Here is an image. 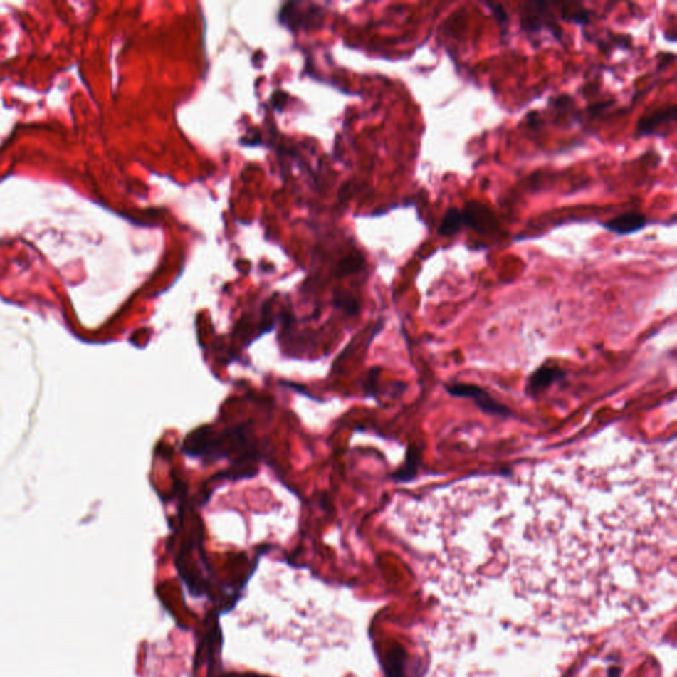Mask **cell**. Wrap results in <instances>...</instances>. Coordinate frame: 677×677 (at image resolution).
I'll return each instance as SVG.
<instances>
[{
    "label": "cell",
    "instance_id": "cell-1",
    "mask_svg": "<svg viewBox=\"0 0 677 677\" xmlns=\"http://www.w3.org/2000/svg\"><path fill=\"white\" fill-rule=\"evenodd\" d=\"M248 425L226 429L223 433L214 431L211 426L196 429L187 436L182 451L191 458L219 461L241 451L242 454L256 453L246 436Z\"/></svg>",
    "mask_w": 677,
    "mask_h": 677
},
{
    "label": "cell",
    "instance_id": "cell-2",
    "mask_svg": "<svg viewBox=\"0 0 677 677\" xmlns=\"http://www.w3.org/2000/svg\"><path fill=\"white\" fill-rule=\"evenodd\" d=\"M320 6L313 3H288L279 14V20L288 29L319 28L325 20V12Z\"/></svg>",
    "mask_w": 677,
    "mask_h": 677
},
{
    "label": "cell",
    "instance_id": "cell-3",
    "mask_svg": "<svg viewBox=\"0 0 677 677\" xmlns=\"http://www.w3.org/2000/svg\"><path fill=\"white\" fill-rule=\"evenodd\" d=\"M550 4L544 1H530L521 14V28L528 33H538L547 29L557 40L562 38V31L555 15L549 10Z\"/></svg>",
    "mask_w": 677,
    "mask_h": 677
},
{
    "label": "cell",
    "instance_id": "cell-4",
    "mask_svg": "<svg viewBox=\"0 0 677 677\" xmlns=\"http://www.w3.org/2000/svg\"><path fill=\"white\" fill-rule=\"evenodd\" d=\"M463 228L473 229L475 232L487 234L498 229V221L491 211L478 201H470L461 209Z\"/></svg>",
    "mask_w": 677,
    "mask_h": 677
},
{
    "label": "cell",
    "instance_id": "cell-5",
    "mask_svg": "<svg viewBox=\"0 0 677 677\" xmlns=\"http://www.w3.org/2000/svg\"><path fill=\"white\" fill-rule=\"evenodd\" d=\"M676 105H668L654 110L647 115H643L636 125V132L639 137H651L658 132L663 126H669L676 122Z\"/></svg>",
    "mask_w": 677,
    "mask_h": 677
},
{
    "label": "cell",
    "instance_id": "cell-6",
    "mask_svg": "<svg viewBox=\"0 0 677 677\" xmlns=\"http://www.w3.org/2000/svg\"><path fill=\"white\" fill-rule=\"evenodd\" d=\"M649 225V220L644 214L639 212H627V214H621L618 217H614L612 220L602 224L603 228L610 233H614L616 236H630L634 233H638L644 229Z\"/></svg>",
    "mask_w": 677,
    "mask_h": 677
},
{
    "label": "cell",
    "instance_id": "cell-7",
    "mask_svg": "<svg viewBox=\"0 0 677 677\" xmlns=\"http://www.w3.org/2000/svg\"><path fill=\"white\" fill-rule=\"evenodd\" d=\"M462 229H463V223H462L461 209L448 208L438 226V234L441 237H454L455 234H458Z\"/></svg>",
    "mask_w": 677,
    "mask_h": 677
},
{
    "label": "cell",
    "instance_id": "cell-8",
    "mask_svg": "<svg viewBox=\"0 0 677 677\" xmlns=\"http://www.w3.org/2000/svg\"><path fill=\"white\" fill-rule=\"evenodd\" d=\"M561 18L567 23H573V24H578L581 27H584V26L590 24L592 11L586 10L581 4L566 3V4H562Z\"/></svg>",
    "mask_w": 677,
    "mask_h": 677
},
{
    "label": "cell",
    "instance_id": "cell-9",
    "mask_svg": "<svg viewBox=\"0 0 677 677\" xmlns=\"http://www.w3.org/2000/svg\"><path fill=\"white\" fill-rule=\"evenodd\" d=\"M364 268H365V260H364L362 254L360 253H351L350 256L344 257L343 260L337 263L335 274H336L337 278H342V277L360 273Z\"/></svg>",
    "mask_w": 677,
    "mask_h": 677
},
{
    "label": "cell",
    "instance_id": "cell-10",
    "mask_svg": "<svg viewBox=\"0 0 677 677\" xmlns=\"http://www.w3.org/2000/svg\"><path fill=\"white\" fill-rule=\"evenodd\" d=\"M334 306L337 310H342L348 316H355L359 314L360 306L359 302L352 294L343 290H335L334 291Z\"/></svg>",
    "mask_w": 677,
    "mask_h": 677
},
{
    "label": "cell",
    "instance_id": "cell-11",
    "mask_svg": "<svg viewBox=\"0 0 677 677\" xmlns=\"http://www.w3.org/2000/svg\"><path fill=\"white\" fill-rule=\"evenodd\" d=\"M484 7L491 11L492 16L495 18L500 27L501 35H505V31L510 23V18L505 9L501 6L500 3H484Z\"/></svg>",
    "mask_w": 677,
    "mask_h": 677
},
{
    "label": "cell",
    "instance_id": "cell-12",
    "mask_svg": "<svg viewBox=\"0 0 677 677\" xmlns=\"http://www.w3.org/2000/svg\"><path fill=\"white\" fill-rule=\"evenodd\" d=\"M277 98H278V95H277V93H275L274 94V97H273V101H275ZM279 100H280V107H282V105H283V103H285V101L288 100V95H286V94H283V95H282V98H279ZM274 105H275L277 107H279V103H274Z\"/></svg>",
    "mask_w": 677,
    "mask_h": 677
}]
</instances>
